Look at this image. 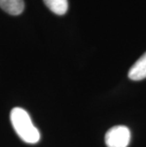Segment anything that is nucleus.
<instances>
[{
  "instance_id": "obj_1",
  "label": "nucleus",
  "mask_w": 146,
  "mask_h": 147,
  "mask_svg": "<svg viewBox=\"0 0 146 147\" xmlns=\"http://www.w3.org/2000/svg\"><path fill=\"white\" fill-rule=\"evenodd\" d=\"M11 121L14 131L26 143L35 144L40 140V132L33 124L29 113L21 107H14L11 112Z\"/></svg>"
},
{
  "instance_id": "obj_2",
  "label": "nucleus",
  "mask_w": 146,
  "mask_h": 147,
  "mask_svg": "<svg viewBox=\"0 0 146 147\" xmlns=\"http://www.w3.org/2000/svg\"><path fill=\"white\" fill-rule=\"evenodd\" d=\"M131 140V132L124 125L110 128L105 134V144L107 147H127Z\"/></svg>"
},
{
  "instance_id": "obj_3",
  "label": "nucleus",
  "mask_w": 146,
  "mask_h": 147,
  "mask_svg": "<svg viewBox=\"0 0 146 147\" xmlns=\"http://www.w3.org/2000/svg\"><path fill=\"white\" fill-rule=\"evenodd\" d=\"M128 77L133 81H141L146 78V52L132 65Z\"/></svg>"
},
{
  "instance_id": "obj_4",
  "label": "nucleus",
  "mask_w": 146,
  "mask_h": 147,
  "mask_svg": "<svg viewBox=\"0 0 146 147\" xmlns=\"http://www.w3.org/2000/svg\"><path fill=\"white\" fill-rule=\"evenodd\" d=\"M0 8L11 15H19L24 11V0H0Z\"/></svg>"
},
{
  "instance_id": "obj_5",
  "label": "nucleus",
  "mask_w": 146,
  "mask_h": 147,
  "mask_svg": "<svg viewBox=\"0 0 146 147\" xmlns=\"http://www.w3.org/2000/svg\"><path fill=\"white\" fill-rule=\"evenodd\" d=\"M44 3L49 10L57 15H64L67 11V0H44Z\"/></svg>"
}]
</instances>
